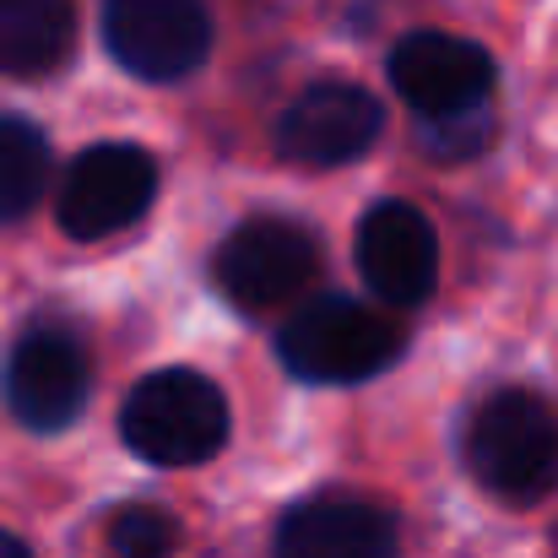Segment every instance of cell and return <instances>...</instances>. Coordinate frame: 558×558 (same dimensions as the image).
<instances>
[{"label": "cell", "instance_id": "cell-15", "mask_svg": "<svg viewBox=\"0 0 558 558\" xmlns=\"http://www.w3.org/2000/svg\"><path fill=\"white\" fill-rule=\"evenodd\" d=\"M180 521L158 505H131L109 521V554L114 558H174Z\"/></svg>", "mask_w": 558, "mask_h": 558}, {"label": "cell", "instance_id": "cell-8", "mask_svg": "<svg viewBox=\"0 0 558 558\" xmlns=\"http://www.w3.org/2000/svg\"><path fill=\"white\" fill-rule=\"evenodd\" d=\"M385 131L379 98L359 82H315L299 93L277 120V153L304 169H342L359 163Z\"/></svg>", "mask_w": 558, "mask_h": 558}, {"label": "cell", "instance_id": "cell-16", "mask_svg": "<svg viewBox=\"0 0 558 558\" xmlns=\"http://www.w3.org/2000/svg\"><path fill=\"white\" fill-rule=\"evenodd\" d=\"M0 558H33V548H27L22 537H11V532H0Z\"/></svg>", "mask_w": 558, "mask_h": 558}, {"label": "cell", "instance_id": "cell-10", "mask_svg": "<svg viewBox=\"0 0 558 558\" xmlns=\"http://www.w3.org/2000/svg\"><path fill=\"white\" fill-rule=\"evenodd\" d=\"M494 54L466 44V38H450V33H407L396 49H390V87L423 114H461V109H477L488 104L494 93Z\"/></svg>", "mask_w": 558, "mask_h": 558}, {"label": "cell", "instance_id": "cell-1", "mask_svg": "<svg viewBox=\"0 0 558 558\" xmlns=\"http://www.w3.org/2000/svg\"><path fill=\"white\" fill-rule=\"evenodd\" d=\"M466 466L505 505H537L558 488V412L543 396L499 390L466 423Z\"/></svg>", "mask_w": 558, "mask_h": 558}, {"label": "cell", "instance_id": "cell-14", "mask_svg": "<svg viewBox=\"0 0 558 558\" xmlns=\"http://www.w3.org/2000/svg\"><path fill=\"white\" fill-rule=\"evenodd\" d=\"M494 142V109L477 104V109H461V114H434L417 125V147L439 163H461V158H477L483 147Z\"/></svg>", "mask_w": 558, "mask_h": 558}, {"label": "cell", "instance_id": "cell-9", "mask_svg": "<svg viewBox=\"0 0 558 558\" xmlns=\"http://www.w3.org/2000/svg\"><path fill=\"white\" fill-rule=\"evenodd\" d=\"M359 271L390 310H417L439 282V239L434 222L412 201H379L359 222Z\"/></svg>", "mask_w": 558, "mask_h": 558}, {"label": "cell", "instance_id": "cell-3", "mask_svg": "<svg viewBox=\"0 0 558 558\" xmlns=\"http://www.w3.org/2000/svg\"><path fill=\"white\" fill-rule=\"evenodd\" d=\"M125 445L153 466H201L228 439V401L206 374L163 369L147 374L120 412Z\"/></svg>", "mask_w": 558, "mask_h": 558}, {"label": "cell", "instance_id": "cell-6", "mask_svg": "<svg viewBox=\"0 0 558 558\" xmlns=\"http://www.w3.org/2000/svg\"><path fill=\"white\" fill-rule=\"evenodd\" d=\"M5 407L22 428L33 434H60L82 417L87 390H93V364L87 348L65 331V326H33L27 337H16V348L5 353Z\"/></svg>", "mask_w": 558, "mask_h": 558}, {"label": "cell", "instance_id": "cell-5", "mask_svg": "<svg viewBox=\"0 0 558 558\" xmlns=\"http://www.w3.org/2000/svg\"><path fill=\"white\" fill-rule=\"evenodd\" d=\"M104 44L142 82H180L211 54V11L201 0H104Z\"/></svg>", "mask_w": 558, "mask_h": 558}, {"label": "cell", "instance_id": "cell-11", "mask_svg": "<svg viewBox=\"0 0 558 558\" xmlns=\"http://www.w3.org/2000/svg\"><path fill=\"white\" fill-rule=\"evenodd\" d=\"M277 558H396V521L369 499L320 494L282 515Z\"/></svg>", "mask_w": 558, "mask_h": 558}, {"label": "cell", "instance_id": "cell-4", "mask_svg": "<svg viewBox=\"0 0 558 558\" xmlns=\"http://www.w3.org/2000/svg\"><path fill=\"white\" fill-rule=\"evenodd\" d=\"M315 266H320V244H315V233L304 222L255 217V222H239L217 244L211 277H217V293L233 310L260 315V310H277L293 293H304Z\"/></svg>", "mask_w": 558, "mask_h": 558}, {"label": "cell", "instance_id": "cell-13", "mask_svg": "<svg viewBox=\"0 0 558 558\" xmlns=\"http://www.w3.org/2000/svg\"><path fill=\"white\" fill-rule=\"evenodd\" d=\"M49 185V142L33 120H0V222L27 217Z\"/></svg>", "mask_w": 558, "mask_h": 558}, {"label": "cell", "instance_id": "cell-12", "mask_svg": "<svg viewBox=\"0 0 558 558\" xmlns=\"http://www.w3.org/2000/svg\"><path fill=\"white\" fill-rule=\"evenodd\" d=\"M76 44V0H0V76H49Z\"/></svg>", "mask_w": 558, "mask_h": 558}, {"label": "cell", "instance_id": "cell-7", "mask_svg": "<svg viewBox=\"0 0 558 558\" xmlns=\"http://www.w3.org/2000/svg\"><path fill=\"white\" fill-rule=\"evenodd\" d=\"M158 195V163L153 153L142 147H125V142H104V147H87L65 180H60V228L82 244L93 239H109L120 228H131Z\"/></svg>", "mask_w": 558, "mask_h": 558}, {"label": "cell", "instance_id": "cell-2", "mask_svg": "<svg viewBox=\"0 0 558 558\" xmlns=\"http://www.w3.org/2000/svg\"><path fill=\"white\" fill-rule=\"evenodd\" d=\"M277 353L288 374L310 385H359V379L385 374L407 353V326L390 310L331 293V299L293 310V320L277 337Z\"/></svg>", "mask_w": 558, "mask_h": 558}]
</instances>
